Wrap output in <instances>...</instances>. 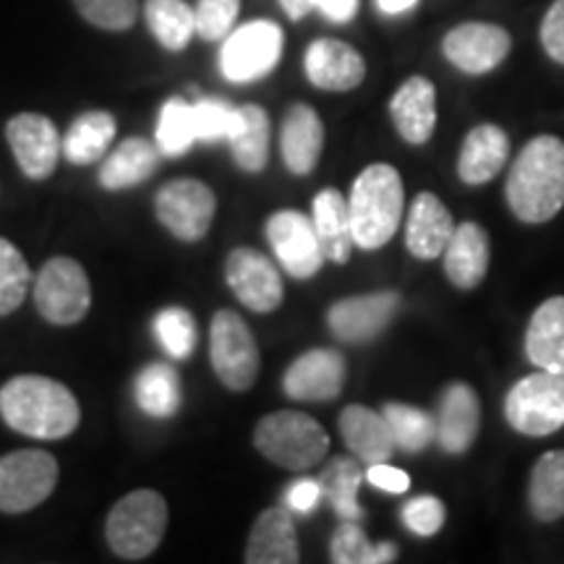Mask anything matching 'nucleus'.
Returning <instances> with one entry per match:
<instances>
[{
  "instance_id": "nucleus-1",
  "label": "nucleus",
  "mask_w": 564,
  "mask_h": 564,
  "mask_svg": "<svg viewBox=\"0 0 564 564\" xmlns=\"http://www.w3.org/2000/svg\"><path fill=\"white\" fill-rule=\"evenodd\" d=\"M0 415L13 432L51 442L74 434L82 408L66 384L37 373H21L0 390Z\"/></svg>"
},
{
  "instance_id": "nucleus-2",
  "label": "nucleus",
  "mask_w": 564,
  "mask_h": 564,
  "mask_svg": "<svg viewBox=\"0 0 564 564\" xmlns=\"http://www.w3.org/2000/svg\"><path fill=\"white\" fill-rule=\"evenodd\" d=\"M507 204L518 220L549 223L564 207V141L541 133L528 141L507 178Z\"/></svg>"
},
{
  "instance_id": "nucleus-3",
  "label": "nucleus",
  "mask_w": 564,
  "mask_h": 564,
  "mask_svg": "<svg viewBox=\"0 0 564 564\" xmlns=\"http://www.w3.org/2000/svg\"><path fill=\"white\" fill-rule=\"evenodd\" d=\"M405 209L403 178L392 165L377 162L352 181L348 196L352 243L364 251H377L392 241Z\"/></svg>"
},
{
  "instance_id": "nucleus-4",
  "label": "nucleus",
  "mask_w": 564,
  "mask_h": 564,
  "mask_svg": "<svg viewBox=\"0 0 564 564\" xmlns=\"http://www.w3.org/2000/svg\"><path fill=\"white\" fill-rule=\"evenodd\" d=\"M253 444L267 460L288 470H308L324 460L329 436L319 421L301 411H278L257 423Z\"/></svg>"
},
{
  "instance_id": "nucleus-5",
  "label": "nucleus",
  "mask_w": 564,
  "mask_h": 564,
  "mask_svg": "<svg viewBox=\"0 0 564 564\" xmlns=\"http://www.w3.org/2000/svg\"><path fill=\"white\" fill-rule=\"evenodd\" d=\"M167 528V505L154 489H137L112 507L105 535L121 560L139 562L160 546Z\"/></svg>"
},
{
  "instance_id": "nucleus-6",
  "label": "nucleus",
  "mask_w": 564,
  "mask_h": 564,
  "mask_svg": "<svg viewBox=\"0 0 564 564\" xmlns=\"http://www.w3.org/2000/svg\"><path fill=\"white\" fill-rule=\"evenodd\" d=\"M505 415L518 434H556L564 429V377L541 369L528 373L507 392Z\"/></svg>"
},
{
  "instance_id": "nucleus-7",
  "label": "nucleus",
  "mask_w": 564,
  "mask_h": 564,
  "mask_svg": "<svg viewBox=\"0 0 564 564\" xmlns=\"http://www.w3.org/2000/svg\"><path fill=\"white\" fill-rule=\"evenodd\" d=\"M209 356L217 379L232 392H243L253 387L259 377V345L241 316L230 308L215 314L209 329Z\"/></svg>"
},
{
  "instance_id": "nucleus-8",
  "label": "nucleus",
  "mask_w": 564,
  "mask_h": 564,
  "mask_svg": "<svg viewBox=\"0 0 564 564\" xmlns=\"http://www.w3.org/2000/svg\"><path fill=\"white\" fill-rule=\"evenodd\" d=\"M34 303L42 319L58 327L82 322L91 306V288L84 267L68 257L51 259L34 282Z\"/></svg>"
},
{
  "instance_id": "nucleus-9",
  "label": "nucleus",
  "mask_w": 564,
  "mask_h": 564,
  "mask_svg": "<svg viewBox=\"0 0 564 564\" xmlns=\"http://www.w3.org/2000/svg\"><path fill=\"white\" fill-rule=\"evenodd\" d=\"M58 460L42 449H17L0 457V512H30L55 491Z\"/></svg>"
},
{
  "instance_id": "nucleus-10",
  "label": "nucleus",
  "mask_w": 564,
  "mask_h": 564,
  "mask_svg": "<svg viewBox=\"0 0 564 564\" xmlns=\"http://www.w3.org/2000/svg\"><path fill=\"white\" fill-rule=\"evenodd\" d=\"M282 55V30L274 21L259 19L232 30L223 42L220 68L228 82L249 84L264 79Z\"/></svg>"
},
{
  "instance_id": "nucleus-11",
  "label": "nucleus",
  "mask_w": 564,
  "mask_h": 564,
  "mask_svg": "<svg viewBox=\"0 0 564 564\" xmlns=\"http://www.w3.org/2000/svg\"><path fill=\"white\" fill-rule=\"evenodd\" d=\"M158 220L173 232L178 241H202L215 220L217 199L207 183L196 178H178L160 188Z\"/></svg>"
},
{
  "instance_id": "nucleus-12",
  "label": "nucleus",
  "mask_w": 564,
  "mask_h": 564,
  "mask_svg": "<svg viewBox=\"0 0 564 564\" xmlns=\"http://www.w3.org/2000/svg\"><path fill=\"white\" fill-rule=\"evenodd\" d=\"M267 238L282 270L295 280H308L327 262L312 217L295 209H282L267 220Z\"/></svg>"
},
{
  "instance_id": "nucleus-13",
  "label": "nucleus",
  "mask_w": 564,
  "mask_h": 564,
  "mask_svg": "<svg viewBox=\"0 0 564 564\" xmlns=\"http://www.w3.org/2000/svg\"><path fill=\"white\" fill-rule=\"evenodd\" d=\"M510 32L499 24H486V21H468V24L455 26L442 40L444 58L470 76L489 74L502 66L510 55Z\"/></svg>"
},
{
  "instance_id": "nucleus-14",
  "label": "nucleus",
  "mask_w": 564,
  "mask_h": 564,
  "mask_svg": "<svg viewBox=\"0 0 564 564\" xmlns=\"http://www.w3.org/2000/svg\"><path fill=\"white\" fill-rule=\"evenodd\" d=\"M6 139L26 178L45 181L53 175L63 150L61 133L51 118L40 112H19L6 123Z\"/></svg>"
},
{
  "instance_id": "nucleus-15",
  "label": "nucleus",
  "mask_w": 564,
  "mask_h": 564,
  "mask_svg": "<svg viewBox=\"0 0 564 564\" xmlns=\"http://www.w3.org/2000/svg\"><path fill=\"white\" fill-rule=\"evenodd\" d=\"M345 377H348V366H345L343 352L316 348L303 352L288 366L282 390L299 403H329V400L340 398Z\"/></svg>"
},
{
  "instance_id": "nucleus-16",
  "label": "nucleus",
  "mask_w": 564,
  "mask_h": 564,
  "mask_svg": "<svg viewBox=\"0 0 564 564\" xmlns=\"http://www.w3.org/2000/svg\"><path fill=\"white\" fill-rule=\"evenodd\" d=\"M225 280L236 299L257 314H270L282 303V280L278 267H274L264 253L257 249L230 251L225 262Z\"/></svg>"
},
{
  "instance_id": "nucleus-17",
  "label": "nucleus",
  "mask_w": 564,
  "mask_h": 564,
  "mask_svg": "<svg viewBox=\"0 0 564 564\" xmlns=\"http://www.w3.org/2000/svg\"><path fill=\"white\" fill-rule=\"evenodd\" d=\"M398 306L400 295L392 291L343 299L327 312L329 333L340 343H369L384 333Z\"/></svg>"
},
{
  "instance_id": "nucleus-18",
  "label": "nucleus",
  "mask_w": 564,
  "mask_h": 564,
  "mask_svg": "<svg viewBox=\"0 0 564 564\" xmlns=\"http://www.w3.org/2000/svg\"><path fill=\"white\" fill-rule=\"evenodd\" d=\"M306 76L324 91H350L366 79V61L348 42L324 37L308 45Z\"/></svg>"
},
{
  "instance_id": "nucleus-19",
  "label": "nucleus",
  "mask_w": 564,
  "mask_h": 564,
  "mask_svg": "<svg viewBox=\"0 0 564 564\" xmlns=\"http://www.w3.org/2000/svg\"><path fill=\"white\" fill-rule=\"evenodd\" d=\"M455 232V220L440 196L423 192L413 199L405 223V246L421 262L440 259Z\"/></svg>"
},
{
  "instance_id": "nucleus-20",
  "label": "nucleus",
  "mask_w": 564,
  "mask_h": 564,
  "mask_svg": "<svg viewBox=\"0 0 564 564\" xmlns=\"http://www.w3.org/2000/svg\"><path fill=\"white\" fill-rule=\"evenodd\" d=\"M478 426H481V403L470 384L455 382L442 394L440 421H436V440L449 455L468 453L476 442Z\"/></svg>"
},
{
  "instance_id": "nucleus-21",
  "label": "nucleus",
  "mask_w": 564,
  "mask_h": 564,
  "mask_svg": "<svg viewBox=\"0 0 564 564\" xmlns=\"http://www.w3.org/2000/svg\"><path fill=\"white\" fill-rule=\"evenodd\" d=\"M324 147V126L319 112L308 105H293L285 112L280 133V150L285 167L293 175H308L314 173L316 162L322 158Z\"/></svg>"
},
{
  "instance_id": "nucleus-22",
  "label": "nucleus",
  "mask_w": 564,
  "mask_h": 564,
  "mask_svg": "<svg viewBox=\"0 0 564 564\" xmlns=\"http://www.w3.org/2000/svg\"><path fill=\"white\" fill-rule=\"evenodd\" d=\"M392 123L408 144H426L436 126V89L426 76H411L392 95Z\"/></svg>"
},
{
  "instance_id": "nucleus-23",
  "label": "nucleus",
  "mask_w": 564,
  "mask_h": 564,
  "mask_svg": "<svg viewBox=\"0 0 564 564\" xmlns=\"http://www.w3.org/2000/svg\"><path fill=\"white\" fill-rule=\"evenodd\" d=\"M340 434L350 453L366 465L387 463L398 449L384 413L371 411L366 405L345 408L340 415Z\"/></svg>"
},
{
  "instance_id": "nucleus-24",
  "label": "nucleus",
  "mask_w": 564,
  "mask_h": 564,
  "mask_svg": "<svg viewBox=\"0 0 564 564\" xmlns=\"http://www.w3.org/2000/svg\"><path fill=\"white\" fill-rule=\"evenodd\" d=\"M442 257L449 282L460 291H474L489 270V232L476 223H463L455 228Z\"/></svg>"
},
{
  "instance_id": "nucleus-25",
  "label": "nucleus",
  "mask_w": 564,
  "mask_h": 564,
  "mask_svg": "<svg viewBox=\"0 0 564 564\" xmlns=\"http://www.w3.org/2000/svg\"><path fill=\"white\" fill-rule=\"evenodd\" d=\"M510 158V139L494 123H481L465 137V144L457 158V175L468 186H481L502 173Z\"/></svg>"
},
{
  "instance_id": "nucleus-26",
  "label": "nucleus",
  "mask_w": 564,
  "mask_h": 564,
  "mask_svg": "<svg viewBox=\"0 0 564 564\" xmlns=\"http://www.w3.org/2000/svg\"><path fill=\"white\" fill-rule=\"evenodd\" d=\"M525 356L541 371L564 377V295L541 303L525 333Z\"/></svg>"
},
{
  "instance_id": "nucleus-27",
  "label": "nucleus",
  "mask_w": 564,
  "mask_h": 564,
  "mask_svg": "<svg viewBox=\"0 0 564 564\" xmlns=\"http://www.w3.org/2000/svg\"><path fill=\"white\" fill-rule=\"evenodd\" d=\"M249 564H295L301 562L299 533H295L291 512L264 510L251 528L246 544Z\"/></svg>"
},
{
  "instance_id": "nucleus-28",
  "label": "nucleus",
  "mask_w": 564,
  "mask_h": 564,
  "mask_svg": "<svg viewBox=\"0 0 564 564\" xmlns=\"http://www.w3.org/2000/svg\"><path fill=\"white\" fill-rule=\"evenodd\" d=\"M312 223L327 262H348L352 246L356 243H352L348 199H345L337 188H324V192L316 194L312 207Z\"/></svg>"
},
{
  "instance_id": "nucleus-29",
  "label": "nucleus",
  "mask_w": 564,
  "mask_h": 564,
  "mask_svg": "<svg viewBox=\"0 0 564 564\" xmlns=\"http://www.w3.org/2000/svg\"><path fill=\"white\" fill-rule=\"evenodd\" d=\"M160 150L158 144L147 139H126L118 144V150L102 162L100 183L108 192H123V188H133L144 183L150 175L158 171L160 165Z\"/></svg>"
},
{
  "instance_id": "nucleus-30",
  "label": "nucleus",
  "mask_w": 564,
  "mask_h": 564,
  "mask_svg": "<svg viewBox=\"0 0 564 564\" xmlns=\"http://www.w3.org/2000/svg\"><path fill=\"white\" fill-rule=\"evenodd\" d=\"M528 505L539 523H554L564 518V449H552L533 465Z\"/></svg>"
},
{
  "instance_id": "nucleus-31",
  "label": "nucleus",
  "mask_w": 564,
  "mask_h": 564,
  "mask_svg": "<svg viewBox=\"0 0 564 564\" xmlns=\"http://www.w3.org/2000/svg\"><path fill=\"white\" fill-rule=\"evenodd\" d=\"M116 118L105 110H91L76 118L61 141L63 158L74 165H91L108 152L112 137H116Z\"/></svg>"
},
{
  "instance_id": "nucleus-32",
  "label": "nucleus",
  "mask_w": 564,
  "mask_h": 564,
  "mask_svg": "<svg viewBox=\"0 0 564 564\" xmlns=\"http://www.w3.org/2000/svg\"><path fill=\"white\" fill-rule=\"evenodd\" d=\"M133 394H137V403L147 415L171 419V415L178 413L183 403L178 371L165 364H150L147 369L139 371Z\"/></svg>"
},
{
  "instance_id": "nucleus-33",
  "label": "nucleus",
  "mask_w": 564,
  "mask_h": 564,
  "mask_svg": "<svg viewBox=\"0 0 564 564\" xmlns=\"http://www.w3.org/2000/svg\"><path fill=\"white\" fill-rule=\"evenodd\" d=\"M241 123L230 137V150L238 167L246 173H262L270 160V116L259 105H243Z\"/></svg>"
},
{
  "instance_id": "nucleus-34",
  "label": "nucleus",
  "mask_w": 564,
  "mask_h": 564,
  "mask_svg": "<svg viewBox=\"0 0 564 564\" xmlns=\"http://www.w3.org/2000/svg\"><path fill=\"white\" fill-rule=\"evenodd\" d=\"M144 17L160 45L173 53L183 51L196 34L194 9L186 0H147Z\"/></svg>"
},
{
  "instance_id": "nucleus-35",
  "label": "nucleus",
  "mask_w": 564,
  "mask_h": 564,
  "mask_svg": "<svg viewBox=\"0 0 564 564\" xmlns=\"http://www.w3.org/2000/svg\"><path fill=\"white\" fill-rule=\"evenodd\" d=\"M322 494L343 520H361L358 507V489H361V468L350 457H335L319 476Z\"/></svg>"
},
{
  "instance_id": "nucleus-36",
  "label": "nucleus",
  "mask_w": 564,
  "mask_h": 564,
  "mask_svg": "<svg viewBox=\"0 0 564 564\" xmlns=\"http://www.w3.org/2000/svg\"><path fill=\"white\" fill-rule=\"evenodd\" d=\"M158 150L165 158H181L194 147L196 129H194V105L183 97H173L162 105L158 118Z\"/></svg>"
},
{
  "instance_id": "nucleus-37",
  "label": "nucleus",
  "mask_w": 564,
  "mask_h": 564,
  "mask_svg": "<svg viewBox=\"0 0 564 564\" xmlns=\"http://www.w3.org/2000/svg\"><path fill=\"white\" fill-rule=\"evenodd\" d=\"M329 554L337 564H384L398 556V546H373L361 528L356 525V520H345L329 541Z\"/></svg>"
},
{
  "instance_id": "nucleus-38",
  "label": "nucleus",
  "mask_w": 564,
  "mask_h": 564,
  "mask_svg": "<svg viewBox=\"0 0 564 564\" xmlns=\"http://www.w3.org/2000/svg\"><path fill=\"white\" fill-rule=\"evenodd\" d=\"M382 413L390 423L394 442L405 453H421L436 440V421L426 411L403 403H387Z\"/></svg>"
},
{
  "instance_id": "nucleus-39",
  "label": "nucleus",
  "mask_w": 564,
  "mask_h": 564,
  "mask_svg": "<svg viewBox=\"0 0 564 564\" xmlns=\"http://www.w3.org/2000/svg\"><path fill=\"white\" fill-rule=\"evenodd\" d=\"M154 337L165 348V352L175 361H186L196 348V340H199V333H196V319L192 312L181 306H167L154 316Z\"/></svg>"
},
{
  "instance_id": "nucleus-40",
  "label": "nucleus",
  "mask_w": 564,
  "mask_h": 564,
  "mask_svg": "<svg viewBox=\"0 0 564 564\" xmlns=\"http://www.w3.org/2000/svg\"><path fill=\"white\" fill-rule=\"evenodd\" d=\"M32 272L24 253L6 238H0V316L17 312L30 293Z\"/></svg>"
},
{
  "instance_id": "nucleus-41",
  "label": "nucleus",
  "mask_w": 564,
  "mask_h": 564,
  "mask_svg": "<svg viewBox=\"0 0 564 564\" xmlns=\"http://www.w3.org/2000/svg\"><path fill=\"white\" fill-rule=\"evenodd\" d=\"M241 123V112L230 102L207 97L194 102V129L196 141H230Z\"/></svg>"
},
{
  "instance_id": "nucleus-42",
  "label": "nucleus",
  "mask_w": 564,
  "mask_h": 564,
  "mask_svg": "<svg viewBox=\"0 0 564 564\" xmlns=\"http://www.w3.org/2000/svg\"><path fill=\"white\" fill-rule=\"evenodd\" d=\"M74 6L89 24L108 32L131 30L139 17V0H74Z\"/></svg>"
},
{
  "instance_id": "nucleus-43",
  "label": "nucleus",
  "mask_w": 564,
  "mask_h": 564,
  "mask_svg": "<svg viewBox=\"0 0 564 564\" xmlns=\"http://www.w3.org/2000/svg\"><path fill=\"white\" fill-rule=\"evenodd\" d=\"M241 0H199L194 9L196 34L209 42L225 40L232 32Z\"/></svg>"
},
{
  "instance_id": "nucleus-44",
  "label": "nucleus",
  "mask_w": 564,
  "mask_h": 564,
  "mask_svg": "<svg viewBox=\"0 0 564 564\" xmlns=\"http://www.w3.org/2000/svg\"><path fill=\"white\" fill-rule=\"evenodd\" d=\"M444 518H447V510H444V502L436 497H415L403 507V523L408 531L415 535H434L442 531Z\"/></svg>"
},
{
  "instance_id": "nucleus-45",
  "label": "nucleus",
  "mask_w": 564,
  "mask_h": 564,
  "mask_svg": "<svg viewBox=\"0 0 564 564\" xmlns=\"http://www.w3.org/2000/svg\"><path fill=\"white\" fill-rule=\"evenodd\" d=\"M539 37L549 58L564 66V0H554L552 9L546 11Z\"/></svg>"
},
{
  "instance_id": "nucleus-46",
  "label": "nucleus",
  "mask_w": 564,
  "mask_h": 564,
  "mask_svg": "<svg viewBox=\"0 0 564 564\" xmlns=\"http://www.w3.org/2000/svg\"><path fill=\"white\" fill-rule=\"evenodd\" d=\"M366 478H369L371 486L382 489L387 494H405L408 486H411V478H408L405 470L392 468L387 463H373L366 470Z\"/></svg>"
},
{
  "instance_id": "nucleus-47",
  "label": "nucleus",
  "mask_w": 564,
  "mask_h": 564,
  "mask_svg": "<svg viewBox=\"0 0 564 564\" xmlns=\"http://www.w3.org/2000/svg\"><path fill=\"white\" fill-rule=\"evenodd\" d=\"M322 486L319 481H312V478H301V481H295L291 489L285 494V502L291 510L295 512H312L316 505L322 502Z\"/></svg>"
},
{
  "instance_id": "nucleus-48",
  "label": "nucleus",
  "mask_w": 564,
  "mask_h": 564,
  "mask_svg": "<svg viewBox=\"0 0 564 564\" xmlns=\"http://www.w3.org/2000/svg\"><path fill=\"white\" fill-rule=\"evenodd\" d=\"M314 9H319L329 21L348 24L358 13V0H314Z\"/></svg>"
},
{
  "instance_id": "nucleus-49",
  "label": "nucleus",
  "mask_w": 564,
  "mask_h": 564,
  "mask_svg": "<svg viewBox=\"0 0 564 564\" xmlns=\"http://www.w3.org/2000/svg\"><path fill=\"white\" fill-rule=\"evenodd\" d=\"M280 6L288 17H291L293 21H299L314 9V0H280Z\"/></svg>"
},
{
  "instance_id": "nucleus-50",
  "label": "nucleus",
  "mask_w": 564,
  "mask_h": 564,
  "mask_svg": "<svg viewBox=\"0 0 564 564\" xmlns=\"http://www.w3.org/2000/svg\"><path fill=\"white\" fill-rule=\"evenodd\" d=\"M415 3H419V0H377L379 9H382L384 13H390V17H394V13L411 11Z\"/></svg>"
}]
</instances>
